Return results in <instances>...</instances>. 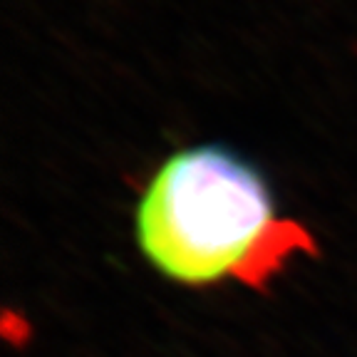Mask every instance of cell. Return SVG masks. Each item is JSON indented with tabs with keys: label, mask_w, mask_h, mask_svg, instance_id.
I'll return each instance as SVG.
<instances>
[{
	"label": "cell",
	"mask_w": 357,
	"mask_h": 357,
	"mask_svg": "<svg viewBox=\"0 0 357 357\" xmlns=\"http://www.w3.org/2000/svg\"><path fill=\"white\" fill-rule=\"evenodd\" d=\"M132 229L146 266L181 288L263 290L318 253L315 236L278 211L266 174L221 142L164 156L137 194Z\"/></svg>",
	"instance_id": "1"
}]
</instances>
